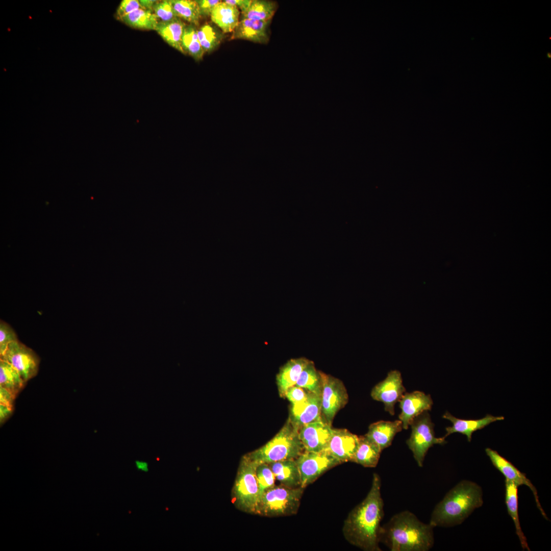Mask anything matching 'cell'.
I'll use <instances>...</instances> for the list:
<instances>
[{"mask_svg":"<svg viewBox=\"0 0 551 551\" xmlns=\"http://www.w3.org/2000/svg\"><path fill=\"white\" fill-rule=\"evenodd\" d=\"M383 508L381 480L374 473L366 497L350 512L344 522L342 531L346 540L363 550L381 551L379 535Z\"/></svg>","mask_w":551,"mask_h":551,"instance_id":"1","label":"cell"},{"mask_svg":"<svg viewBox=\"0 0 551 551\" xmlns=\"http://www.w3.org/2000/svg\"><path fill=\"white\" fill-rule=\"evenodd\" d=\"M434 528L413 513L404 511L381 525L380 542L391 551H428L434 545Z\"/></svg>","mask_w":551,"mask_h":551,"instance_id":"2","label":"cell"},{"mask_svg":"<svg viewBox=\"0 0 551 551\" xmlns=\"http://www.w3.org/2000/svg\"><path fill=\"white\" fill-rule=\"evenodd\" d=\"M483 503L481 487L473 482L463 480L449 490L436 506L430 523L434 527L460 524Z\"/></svg>","mask_w":551,"mask_h":551,"instance_id":"3","label":"cell"},{"mask_svg":"<svg viewBox=\"0 0 551 551\" xmlns=\"http://www.w3.org/2000/svg\"><path fill=\"white\" fill-rule=\"evenodd\" d=\"M304 448L298 429L288 418L279 432L268 442L245 456L256 464L267 463L288 459H296Z\"/></svg>","mask_w":551,"mask_h":551,"instance_id":"4","label":"cell"},{"mask_svg":"<svg viewBox=\"0 0 551 551\" xmlns=\"http://www.w3.org/2000/svg\"><path fill=\"white\" fill-rule=\"evenodd\" d=\"M257 466L245 455L242 456L232 490V501L235 507L251 514H255L258 502Z\"/></svg>","mask_w":551,"mask_h":551,"instance_id":"5","label":"cell"},{"mask_svg":"<svg viewBox=\"0 0 551 551\" xmlns=\"http://www.w3.org/2000/svg\"><path fill=\"white\" fill-rule=\"evenodd\" d=\"M304 488L274 485L267 490L258 502L255 514L265 517L289 516L296 514Z\"/></svg>","mask_w":551,"mask_h":551,"instance_id":"6","label":"cell"},{"mask_svg":"<svg viewBox=\"0 0 551 551\" xmlns=\"http://www.w3.org/2000/svg\"><path fill=\"white\" fill-rule=\"evenodd\" d=\"M410 425L411 433L406 443L412 452L418 465L422 467L429 449L434 444H444L446 441L444 437H435L434 424L428 411L416 417Z\"/></svg>","mask_w":551,"mask_h":551,"instance_id":"7","label":"cell"},{"mask_svg":"<svg viewBox=\"0 0 551 551\" xmlns=\"http://www.w3.org/2000/svg\"><path fill=\"white\" fill-rule=\"evenodd\" d=\"M320 373L322 385L321 417L331 425L336 413L347 403L348 394L341 381L322 372Z\"/></svg>","mask_w":551,"mask_h":551,"instance_id":"8","label":"cell"},{"mask_svg":"<svg viewBox=\"0 0 551 551\" xmlns=\"http://www.w3.org/2000/svg\"><path fill=\"white\" fill-rule=\"evenodd\" d=\"M300 477V487L305 488L330 468L341 464L327 451H304L296 459Z\"/></svg>","mask_w":551,"mask_h":551,"instance_id":"9","label":"cell"},{"mask_svg":"<svg viewBox=\"0 0 551 551\" xmlns=\"http://www.w3.org/2000/svg\"><path fill=\"white\" fill-rule=\"evenodd\" d=\"M0 358L16 369L26 383L37 374L39 364L38 357L32 349L18 340L9 344Z\"/></svg>","mask_w":551,"mask_h":551,"instance_id":"10","label":"cell"},{"mask_svg":"<svg viewBox=\"0 0 551 551\" xmlns=\"http://www.w3.org/2000/svg\"><path fill=\"white\" fill-rule=\"evenodd\" d=\"M402 375L397 370L389 371L386 378L375 385L371 391V397L382 402L385 410L394 415V406L405 393Z\"/></svg>","mask_w":551,"mask_h":551,"instance_id":"11","label":"cell"},{"mask_svg":"<svg viewBox=\"0 0 551 551\" xmlns=\"http://www.w3.org/2000/svg\"><path fill=\"white\" fill-rule=\"evenodd\" d=\"M332 432L331 425L322 418L301 427L298 430V435L304 450L311 452L324 450Z\"/></svg>","mask_w":551,"mask_h":551,"instance_id":"12","label":"cell"},{"mask_svg":"<svg viewBox=\"0 0 551 551\" xmlns=\"http://www.w3.org/2000/svg\"><path fill=\"white\" fill-rule=\"evenodd\" d=\"M398 402L401 409L398 418L405 430L408 429L416 417L431 410L433 404L430 394L419 391L405 393Z\"/></svg>","mask_w":551,"mask_h":551,"instance_id":"13","label":"cell"},{"mask_svg":"<svg viewBox=\"0 0 551 551\" xmlns=\"http://www.w3.org/2000/svg\"><path fill=\"white\" fill-rule=\"evenodd\" d=\"M322 418L321 395L308 391L303 400L291 404L289 419L298 429Z\"/></svg>","mask_w":551,"mask_h":551,"instance_id":"14","label":"cell"},{"mask_svg":"<svg viewBox=\"0 0 551 551\" xmlns=\"http://www.w3.org/2000/svg\"><path fill=\"white\" fill-rule=\"evenodd\" d=\"M359 443V436L345 429H333L328 446L324 450L342 463L351 461Z\"/></svg>","mask_w":551,"mask_h":551,"instance_id":"15","label":"cell"},{"mask_svg":"<svg viewBox=\"0 0 551 551\" xmlns=\"http://www.w3.org/2000/svg\"><path fill=\"white\" fill-rule=\"evenodd\" d=\"M485 452L492 464L504 475L506 480L513 482L518 487L524 485L529 487L534 494L538 508L543 516L547 519L545 513L539 501L537 491L530 480L527 478L525 474L520 471L512 463L502 456L497 452L490 448H486Z\"/></svg>","mask_w":551,"mask_h":551,"instance_id":"16","label":"cell"},{"mask_svg":"<svg viewBox=\"0 0 551 551\" xmlns=\"http://www.w3.org/2000/svg\"><path fill=\"white\" fill-rule=\"evenodd\" d=\"M270 22L271 20L241 19L233 31L230 39H243L255 43H267L269 39Z\"/></svg>","mask_w":551,"mask_h":551,"instance_id":"17","label":"cell"},{"mask_svg":"<svg viewBox=\"0 0 551 551\" xmlns=\"http://www.w3.org/2000/svg\"><path fill=\"white\" fill-rule=\"evenodd\" d=\"M442 417L452 423V426L445 428L446 434L443 436L445 438L453 433H459L465 435L468 442L471 441L474 432L484 428L492 422L504 419V416H494L489 414L478 419H462L454 416L448 411Z\"/></svg>","mask_w":551,"mask_h":551,"instance_id":"18","label":"cell"},{"mask_svg":"<svg viewBox=\"0 0 551 551\" xmlns=\"http://www.w3.org/2000/svg\"><path fill=\"white\" fill-rule=\"evenodd\" d=\"M402 421L380 420L372 423L364 435L378 445L382 451L390 446L395 435L403 429Z\"/></svg>","mask_w":551,"mask_h":551,"instance_id":"19","label":"cell"},{"mask_svg":"<svg viewBox=\"0 0 551 551\" xmlns=\"http://www.w3.org/2000/svg\"><path fill=\"white\" fill-rule=\"evenodd\" d=\"M311 361L305 358L292 359L280 368L277 383L281 397H284L286 391L296 385L302 371Z\"/></svg>","mask_w":551,"mask_h":551,"instance_id":"20","label":"cell"},{"mask_svg":"<svg viewBox=\"0 0 551 551\" xmlns=\"http://www.w3.org/2000/svg\"><path fill=\"white\" fill-rule=\"evenodd\" d=\"M268 464L276 479L281 485L292 488L300 487V477L296 459L284 460Z\"/></svg>","mask_w":551,"mask_h":551,"instance_id":"21","label":"cell"},{"mask_svg":"<svg viewBox=\"0 0 551 551\" xmlns=\"http://www.w3.org/2000/svg\"><path fill=\"white\" fill-rule=\"evenodd\" d=\"M240 11L234 6L221 2L213 10L211 20L223 33L233 32L239 21Z\"/></svg>","mask_w":551,"mask_h":551,"instance_id":"22","label":"cell"},{"mask_svg":"<svg viewBox=\"0 0 551 551\" xmlns=\"http://www.w3.org/2000/svg\"><path fill=\"white\" fill-rule=\"evenodd\" d=\"M382 450L365 435L359 436V443L352 462L365 467H375Z\"/></svg>","mask_w":551,"mask_h":551,"instance_id":"23","label":"cell"},{"mask_svg":"<svg viewBox=\"0 0 551 551\" xmlns=\"http://www.w3.org/2000/svg\"><path fill=\"white\" fill-rule=\"evenodd\" d=\"M518 486L513 482L505 479V500L508 514L515 524L516 533L523 549L530 550L527 539L522 531L518 511Z\"/></svg>","mask_w":551,"mask_h":551,"instance_id":"24","label":"cell"},{"mask_svg":"<svg viewBox=\"0 0 551 551\" xmlns=\"http://www.w3.org/2000/svg\"><path fill=\"white\" fill-rule=\"evenodd\" d=\"M186 26L178 18L169 22H159L155 31L169 45L185 54L182 46V39Z\"/></svg>","mask_w":551,"mask_h":551,"instance_id":"25","label":"cell"},{"mask_svg":"<svg viewBox=\"0 0 551 551\" xmlns=\"http://www.w3.org/2000/svg\"><path fill=\"white\" fill-rule=\"evenodd\" d=\"M277 7V3L273 1L253 0L245 10L241 12V19L271 20Z\"/></svg>","mask_w":551,"mask_h":551,"instance_id":"26","label":"cell"},{"mask_svg":"<svg viewBox=\"0 0 551 551\" xmlns=\"http://www.w3.org/2000/svg\"><path fill=\"white\" fill-rule=\"evenodd\" d=\"M25 384L17 370L8 362L0 359V387L16 397Z\"/></svg>","mask_w":551,"mask_h":551,"instance_id":"27","label":"cell"},{"mask_svg":"<svg viewBox=\"0 0 551 551\" xmlns=\"http://www.w3.org/2000/svg\"><path fill=\"white\" fill-rule=\"evenodd\" d=\"M120 20L134 28L150 30H156L159 22L153 12L143 9L136 10Z\"/></svg>","mask_w":551,"mask_h":551,"instance_id":"28","label":"cell"},{"mask_svg":"<svg viewBox=\"0 0 551 551\" xmlns=\"http://www.w3.org/2000/svg\"><path fill=\"white\" fill-rule=\"evenodd\" d=\"M295 385L310 392L321 395L322 385L320 373L316 370L312 361L303 369Z\"/></svg>","mask_w":551,"mask_h":551,"instance_id":"29","label":"cell"},{"mask_svg":"<svg viewBox=\"0 0 551 551\" xmlns=\"http://www.w3.org/2000/svg\"><path fill=\"white\" fill-rule=\"evenodd\" d=\"M224 33L214 26L206 23L197 30V35L205 53L213 51L223 39Z\"/></svg>","mask_w":551,"mask_h":551,"instance_id":"30","label":"cell"},{"mask_svg":"<svg viewBox=\"0 0 551 551\" xmlns=\"http://www.w3.org/2000/svg\"><path fill=\"white\" fill-rule=\"evenodd\" d=\"M182 46L185 54H189L196 61L203 59L205 52L198 39L197 30L193 25L186 26L182 36Z\"/></svg>","mask_w":551,"mask_h":551,"instance_id":"31","label":"cell"},{"mask_svg":"<svg viewBox=\"0 0 551 551\" xmlns=\"http://www.w3.org/2000/svg\"><path fill=\"white\" fill-rule=\"evenodd\" d=\"M172 7L178 18L197 25L201 16L195 1L170 0Z\"/></svg>","mask_w":551,"mask_h":551,"instance_id":"32","label":"cell"},{"mask_svg":"<svg viewBox=\"0 0 551 551\" xmlns=\"http://www.w3.org/2000/svg\"><path fill=\"white\" fill-rule=\"evenodd\" d=\"M256 473L258 485L259 501L267 490L275 485L276 478L267 463L257 464Z\"/></svg>","mask_w":551,"mask_h":551,"instance_id":"33","label":"cell"},{"mask_svg":"<svg viewBox=\"0 0 551 551\" xmlns=\"http://www.w3.org/2000/svg\"><path fill=\"white\" fill-rule=\"evenodd\" d=\"M153 12L159 22H169L178 18L170 1H157L153 7Z\"/></svg>","mask_w":551,"mask_h":551,"instance_id":"34","label":"cell"},{"mask_svg":"<svg viewBox=\"0 0 551 551\" xmlns=\"http://www.w3.org/2000/svg\"><path fill=\"white\" fill-rule=\"evenodd\" d=\"M13 330L6 322L1 320L0 323V356L4 354L10 343L18 341Z\"/></svg>","mask_w":551,"mask_h":551,"instance_id":"35","label":"cell"},{"mask_svg":"<svg viewBox=\"0 0 551 551\" xmlns=\"http://www.w3.org/2000/svg\"><path fill=\"white\" fill-rule=\"evenodd\" d=\"M139 9L143 8L140 6L139 1L123 0L117 9L115 14L116 18L120 20L128 14Z\"/></svg>","mask_w":551,"mask_h":551,"instance_id":"36","label":"cell"},{"mask_svg":"<svg viewBox=\"0 0 551 551\" xmlns=\"http://www.w3.org/2000/svg\"><path fill=\"white\" fill-rule=\"evenodd\" d=\"M308 392L306 389L294 385L286 391L284 397H286L291 404H294L305 398Z\"/></svg>","mask_w":551,"mask_h":551,"instance_id":"37","label":"cell"},{"mask_svg":"<svg viewBox=\"0 0 551 551\" xmlns=\"http://www.w3.org/2000/svg\"><path fill=\"white\" fill-rule=\"evenodd\" d=\"M199 8L201 17L210 16L214 8L221 1L219 0L195 1Z\"/></svg>","mask_w":551,"mask_h":551,"instance_id":"38","label":"cell"},{"mask_svg":"<svg viewBox=\"0 0 551 551\" xmlns=\"http://www.w3.org/2000/svg\"><path fill=\"white\" fill-rule=\"evenodd\" d=\"M16 396L8 390L0 387V404L13 408Z\"/></svg>","mask_w":551,"mask_h":551,"instance_id":"39","label":"cell"},{"mask_svg":"<svg viewBox=\"0 0 551 551\" xmlns=\"http://www.w3.org/2000/svg\"><path fill=\"white\" fill-rule=\"evenodd\" d=\"M224 3L239 8L241 12L245 10L252 2L251 0H226Z\"/></svg>","mask_w":551,"mask_h":551,"instance_id":"40","label":"cell"},{"mask_svg":"<svg viewBox=\"0 0 551 551\" xmlns=\"http://www.w3.org/2000/svg\"><path fill=\"white\" fill-rule=\"evenodd\" d=\"M13 408L0 404V422L3 423L12 414Z\"/></svg>","mask_w":551,"mask_h":551,"instance_id":"41","label":"cell"},{"mask_svg":"<svg viewBox=\"0 0 551 551\" xmlns=\"http://www.w3.org/2000/svg\"><path fill=\"white\" fill-rule=\"evenodd\" d=\"M157 1L141 0L139 1L141 7L145 10L153 12V7Z\"/></svg>","mask_w":551,"mask_h":551,"instance_id":"42","label":"cell"},{"mask_svg":"<svg viewBox=\"0 0 551 551\" xmlns=\"http://www.w3.org/2000/svg\"><path fill=\"white\" fill-rule=\"evenodd\" d=\"M135 465L137 469L139 470H141L144 472H147L148 471V463L146 462L136 460L135 461Z\"/></svg>","mask_w":551,"mask_h":551,"instance_id":"43","label":"cell"}]
</instances>
